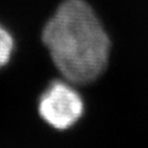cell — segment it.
Segmentation results:
<instances>
[{"mask_svg": "<svg viewBox=\"0 0 148 148\" xmlns=\"http://www.w3.org/2000/svg\"><path fill=\"white\" fill-rule=\"evenodd\" d=\"M50 57L72 84H88L104 72L110 57L108 35L84 0H65L42 30Z\"/></svg>", "mask_w": 148, "mask_h": 148, "instance_id": "6da1fadb", "label": "cell"}, {"mask_svg": "<svg viewBox=\"0 0 148 148\" xmlns=\"http://www.w3.org/2000/svg\"><path fill=\"white\" fill-rule=\"evenodd\" d=\"M14 49V40L8 30L0 26V68H3L11 60Z\"/></svg>", "mask_w": 148, "mask_h": 148, "instance_id": "3957f363", "label": "cell"}, {"mask_svg": "<svg viewBox=\"0 0 148 148\" xmlns=\"http://www.w3.org/2000/svg\"><path fill=\"white\" fill-rule=\"evenodd\" d=\"M84 103L70 82L55 81L42 93L39 100L41 118L57 130H66L82 117Z\"/></svg>", "mask_w": 148, "mask_h": 148, "instance_id": "7a4b0ae2", "label": "cell"}]
</instances>
